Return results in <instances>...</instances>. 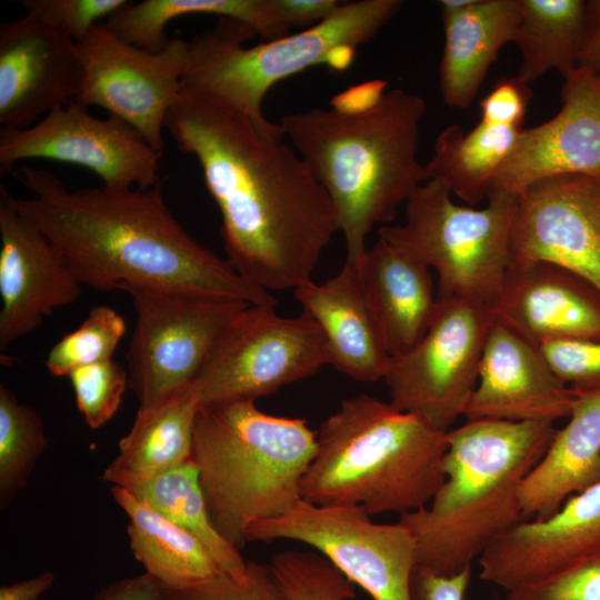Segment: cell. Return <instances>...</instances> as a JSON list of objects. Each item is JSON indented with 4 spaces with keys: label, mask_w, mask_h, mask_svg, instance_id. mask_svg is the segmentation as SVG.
Listing matches in <instances>:
<instances>
[{
    "label": "cell",
    "mask_w": 600,
    "mask_h": 600,
    "mask_svg": "<svg viewBox=\"0 0 600 600\" xmlns=\"http://www.w3.org/2000/svg\"><path fill=\"white\" fill-rule=\"evenodd\" d=\"M166 130L199 163L233 270L269 292L311 281L339 227L326 189L284 142L280 123H260L183 87Z\"/></svg>",
    "instance_id": "obj_1"
},
{
    "label": "cell",
    "mask_w": 600,
    "mask_h": 600,
    "mask_svg": "<svg viewBox=\"0 0 600 600\" xmlns=\"http://www.w3.org/2000/svg\"><path fill=\"white\" fill-rule=\"evenodd\" d=\"M12 176L31 197L0 186L14 209L61 252L82 286L132 284L196 297L274 306L271 292L242 279L193 239L171 213L161 182L149 189H68L52 172L21 164Z\"/></svg>",
    "instance_id": "obj_2"
},
{
    "label": "cell",
    "mask_w": 600,
    "mask_h": 600,
    "mask_svg": "<svg viewBox=\"0 0 600 600\" xmlns=\"http://www.w3.org/2000/svg\"><path fill=\"white\" fill-rule=\"evenodd\" d=\"M424 113L420 96L392 89L363 110L314 108L282 117L284 137L332 202L346 260H359L371 230L393 220L428 181L418 159Z\"/></svg>",
    "instance_id": "obj_3"
},
{
    "label": "cell",
    "mask_w": 600,
    "mask_h": 600,
    "mask_svg": "<svg viewBox=\"0 0 600 600\" xmlns=\"http://www.w3.org/2000/svg\"><path fill=\"white\" fill-rule=\"evenodd\" d=\"M556 430L548 422L497 419L451 428L443 483L428 506L399 517L414 538L418 567L456 574L524 521L522 483Z\"/></svg>",
    "instance_id": "obj_4"
},
{
    "label": "cell",
    "mask_w": 600,
    "mask_h": 600,
    "mask_svg": "<svg viewBox=\"0 0 600 600\" xmlns=\"http://www.w3.org/2000/svg\"><path fill=\"white\" fill-rule=\"evenodd\" d=\"M448 431L361 393L342 400L317 431L301 483L316 506L400 516L429 504L444 481Z\"/></svg>",
    "instance_id": "obj_5"
},
{
    "label": "cell",
    "mask_w": 600,
    "mask_h": 600,
    "mask_svg": "<svg viewBox=\"0 0 600 600\" xmlns=\"http://www.w3.org/2000/svg\"><path fill=\"white\" fill-rule=\"evenodd\" d=\"M316 448L317 431L307 420L266 413L256 401L199 407L191 461L220 534L240 549L249 524L302 500Z\"/></svg>",
    "instance_id": "obj_6"
},
{
    "label": "cell",
    "mask_w": 600,
    "mask_h": 600,
    "mask_svg": "<svg viewBox=\"0 0 600 600\" xmlns=\"http://www.w3.org/2000/svg\"><path fill=\"white\" fill-rule=\"evenodd\" d=\"M402 6L399 0L340 3L323 21L303 31L244 47L256 36L248 26L220 19L188 43L183 87L209 96L266 123L262 106L279 81L327 63L347 68L356 49L370 41Z\"/></svg>",
    "instance_id": "obj_7"
},
{
    "label": "cell",
    "mask_w": 600,
    "mask_h": 600,
    "mask_svg": "<svg viewBox=\"0 0 600 600\" xmlns=\"http://www.w3.org/2000/svg\"><path fill=\"white\" fill-rule=\"evenodd\" d=\"M518 197L491 190L488 204L476 209L457 204L443 183L428 180L406 202L403 223L378 233L436 272L438 297L492 307L511 261Z\"/></svg>",
    "instance_id": "obj_8"
},
{
    "label": "cell",
    "mask_w": 600,
    "mask_h": 600,
    "mask_svg": "<svg viewBox=\"0 0 600 600\" xmlns=\"http://www.w3.org/2000/svg\"><path fill=\"white\" fill-rule=\"evenodd\" d=\"M136 326L126 352L129 388L139 408L189 388L230 322L248 303L132 284Z\"/></svg>",
    "instance_id": "obj_9"
},
{
    "label": "cell",
    "mask_w": 600,
    "mask_h": 600,
    "mask_svg": "<svg viewBox=\"0 0 600 600\" xmlns=\"http://www.w3.org/2000/svg\"><path fill=\"white\" fill-rule=\"evenodd\" d=\"M362 508L300 500L286 513L249 524L247 542L290 540L324 556L372 600H413L417 546L399 521L377 523Z\"/></svg>",
    "instance_id": "obj_10"
},
{
    "label": "cell",
    "mask_w": 600,
    "mask_h": 600,
    "mask_svg": "<svg viewBox=\"0 0 600 600\" xmlns=\"http://www.w3.org/2000/svg\"><path fill=\"white\" fill-rule=\"evenodd\" d=\"M329 364L322 334L301 311L249 304L230 322L191 388L201 406L256 401Z\"/></svg>",
    "instance_id": "obj_11"
},
{
    "label": "cell",
    "mask_w": 600,
    "mask_h": 600,
    "mask_svg": "<svg viewBox=\"0 0 600 600\" xmlns=\"http://www.w3.org/2000/svg\"><path fill=\"white\" fill-rule=\"evenodd\" d=\"M493 321L488 304L438 297L436 312L421 339L390 357L383 378L390 403L449 431L464 416L477 386Z\"/></svg>",
    "instance_id": "obj_12"
},
{
    "label": "cell",
    "mask_w": 600,
    "mask_h": 600,
    "mask_svg": "<svg viewBox=\"0 0 600 600\" xmlns=\"http://www.w3.org/2000/svg\"><path fill=\"white\" fill-rule=\"evenodd\" d=\"M83 68L79 103L103 108L162 154L169 110L183 88L188 43L171 38L157 52L129 43L102 22L77 42Z\"/></svg>",
    "instance_id": "obj_13"
},
{
    "label": "cell",
    "mask_w": 600,
    "mask_h": 600,
    "mask_svg": "<svg viewBox=\"0 0 600 600\" xmlns=\"http://www.w3.org/2000/svg\"><path fill=\"white\" fill-rule=\"evenodd\" d=\"M161 153L129 123L97 118L73 100L24 129L0 130V173L23 160L44 159L86 168L110 189H149L160 182Z\"/></svg>",
    "instance_id": "obj_14"
},
{
    "label": "cell",
    "mask_w": 600,
    "mask_h": 600,
    "mask_svg": "<svg viewBox=\"0 0 600 600\" xmlns=\"http://www.w3.org/2000/svg\"><path fill=\"white\" fill-rule=\"evenodd\" d=\"M510 263L543 261L600 289V178L568 174L539 181L518 197Z\"/></svg>",
    "instance_id": "obj_15"
},
{
    "label": "cell",
    "mask_w": 600,
    "mask_h": 600,
    "mask_svg": "<svg viewBox=\"0 0 600 600\" xmlns=\"http://www.w3.org/2000/svg\"><path fill=\"white\" fill-rule=\"evenodd\" d=\"M561 98L553 118L520 131L490 191L519 196L553 177L600 178V72L577 68L564 78Z\"/></svg>",
    "instance_id": "obj_16"
},
{
    "label": "cell",
    "mask_w": 600,
    "mask_h": 600,
    "mask_svg": "<svg viewBox=\"0 0 600 600\" xmlns=\"http://www.w3.org/2000/svg\"><path fill=\"white\" fill-rule=\"evenodd\" d=\"M83 81L77 42L24 14L0 24V124L28 128L76 100Z\"/></svg>",
    "instance_id": "obj_17"
},
{
    "label": "cell",
    "mask_w": 600,
    "mask_h": 600,
    "mask_svg": "<svg viewBox=\"0 0 600 600\" xmlns=\"http://www.w3.org/2000/svg\"><path fill=\"white\" fill-rule=\"evenodd\" d=\"M0 349L73 303L82 284L61 252L14 209L0 201Z\"/></svg>",
    "instance_id": "obj_18"
},
{
    "label": "cell",
    "mask_w": 600,
    "mask_h": 600,
    "mask_svg": "<svg viewBox=\"0 0 600 600\" xmlns=\"http://www.w3.org/2000/svg\"><path fill=\"white\" fill-rule=\"evenodd\" d=\"M491 309L494 321L537 347L600 341V289L549 262L510 263Z\"/></svg>",
    "instance_id": "obj_19"
},
{
    "label": "cell",
    "mask_w": 600,
    "mask_h": 600,
    "mask_svg": "<svg viewBox=\"0 0 600 600\" xmlns=\"http://www.w3.org/2000/svg\"><path fill=\"white\" fill-rule=\"evenodd\" d=\"M574 398L539 347L493 321L467 419L554 423L569 417Z\"/></svg>",
    "instance_id": "obj_20"
},
{
    "label": "cell",
    "mask_w": 600,
    "mask_h": 600,
    "mask_svg": "<svg viewBox=\"0 0 600 600\" xmlns=\"http://www.w3.org/2000/svg\"><path fill=\"white\" fill-rule=\"evenodd\" d=\"M600 548V481L568 498L550 517L513 527L479 558L480 578L510 591Z\"/></svg>",
    "instance_id": "obj_21"
},
{
    "label": "cell",
    "mask_w": 600,
    "mask_h": 600,
    "mask_svg": "<svg viewBox=\"0 0 600 600\" xmlns=\"http://www.w3.org/2000/svg\"><path fill=\"white\" fill-rule=\"evenodd\" d=\"M293 293L319 328L330 366L356 381L383 380L390 354L356 262L346 260L334 276Z\"/></svg>",
    "instance_id": "obj_22"
},
{
    "label": "cell",
    "mask_w": 600,
    "mask_h": 600,
    "mask_svg": "<svg viewBox=\"0 0 600 600\" xmlns=\"http://www.w3.org/2000/svg\"><path fill=\"white\" fill-rule=\"evenodd\" d=\"M440 10L444 32L441 97L447 106L466 109L501 48L513 41L519 0H442Z\"/></svg>",
    "instance_id": "obj_23"
},
{
    "label": "cell",
    "mask_w": 600,
    "mask_h": 600,
    "mask_svg": "<svg viewBox=\"0 0 600 600\" xmlns=\"http://www.w3.org/2000/svg\"><path fill=\"white\" fill-rule=\"evenodd\" d=\"M353 262L390 357L407 351L424 334L437 309L431 269L381 237Z\"/></svg>",
    "instance_id": "obj_24"
},
{
    "label": "cell",
    "mask_w": 600,
    "mask_h": 600,
    "mask_svg": "<svg viewBox=\"0 0 600 600\" xmlns=\"http://www.w3.org/2000/svg\"><path fill=\"white\" fill-rule=\"evenodd\" d=\"M568 418L522 483L524 521L550 517L568 498L600 481V389L576 393Z\"/></svg>",
    "instance_id": "obj_25"
},
{
    "label": "cell",
    "mask_w": 600,
    "mask_h": 600,
    "mask_svg": "<svg viewBox=\"0 0 600 600\" xmlns=\"http://www.w3.org/2000/svg\"><path fill=\"white\" fill-rule=\"evenodd\" d=\"M199 407L190 386L156 404L139 408L102 480L110 487L128 488L190 461Z\"/></svg>",
    "instance_id": "obj_26"
},
{
    "label": "cell",
    "mask_w": 600,
    "mask_h": 600,
    "mask_svg": "<svg viewBox=\"0 0 600 600\" xmlns=\"http://www.w3.org/2000/svg\"><path fill=\"white\" fill-rule=\"evenodd\" d=\"M111 494L128 518L129 544L146 573L169 591L200 586L220 572L202 543L129 490L111 486Z\"/></svg>",
    "instance_id": "obj_27"
},
{
    "label": "cell",
    "mask_w": 600,
    "mask_h": 600,
    "mask_svg": "<svg viewBox=\"0 0 600 600\" xmlns=\"http://www.w3.org/2000/svg\"><path fill=\"white\" fill-rule=\"evenodd\" d=\"M192 14H212L248 26L267 40L289 34L273 0H143L128 1L104 24L122 40L148 51H160L171 38L172 20Z\"/></svg>",
    "instance_id": "obj_28"
},
{
    "label": "cell",
    "mask_w": 600,
    "mask_h": 600,
    "mask_svg": "<svg viewBox=\"0 0 600 600\" xmlns=\"http://www.w3.org/2000/svg\"><path fill=\"white\" fill-rule=\"evenodd\" d=\"M522 128L480 121L469 132L459 124L444 128L424 164L428 180L443 183L473 206L487 199L493 179L511 152Z\"/></svg>",
    "instance_id": "obj_29"
},
{
    "label": "cell",
    "mask_w": 600,
    "mask_h": 600,
    "mask_svg": "<svg viewBox=\"0 0 600 600\" xmlns=\"http://www.w3.org/2000/svg\"><path fill=\"white\" fill-rule=\"evenodd\" d=\"M587 1L519 0L513 43L521 63L517 78L526 84L549 70L563 78L579 67L586 32Z\"/></svg>",
    "instance_id": "obj_30"
},
{
    "label": "cell",
    "mask_w": 600,
    "mask_h": 600,
    "mask_svg": "<svg viewBox=\"0 0 600 600\" xmlns=\"http://www.w3.org/2000/svg\"><path fill=\"white\" fill-rule=\"evenodd\" d=\"M124 489L196 537L221 573L247 580L248 561L216 528L191 460Z\"/></svg>",
    "instance_id": "obj_31"
},
{
    "label": "cell",
    "mask_w": 600,
    "mask_h": 600,
    "mask_svg": "<svg viewBox=\"0 0 600 600\" xmlns=\"http://www.w3.org/2000/svg\"><path fill=\"white\" fill-rule=\"evenodd\" d=\"M49 439L39 412L20 403L0 386V508L7 509L22 490Z\"/></svg>",
    "instance_id": "obj_32"
},
{
    "label": "cell",
    "mask_w": 600,
    "mask_h": 600,
    "mask_svg": "<svg viewBox=\"0 0 600 600\" xmlns=\"http://www.w3.org/2000/svg\"><path fill=\"white\" fill-rule=\"evenodd\" d=\"M124 333L126 321L114 309L92 307L76 330L51 347L44 366L52 376L68 377L77 368L112 359Z\"/></svg>",
    "instance_id": "obj_33"
},
{
    "label": "cell",
    "mask_w": 600,
    "mask_h": 600,
    "mask_svg": "<svg viewBox=\"0 0 600 600\" xmlns=\"http://www.w3.org/2000/svg\"><path fill=\"white\" fill-rule=\"evenodd\" d=\"M271 569L288 600H352L354 584L324 556L312 550H286L273 556Z\"/></svg>",
    "instance_id": "obj_34"
},
{
    "label": "cell",
    "mask_w": 600,
    "mask_h": 600,
    "mask_svg": "<svg viewBox=\"0 0 600 600\" xmlns=\"http://www.w3.org/2000/svg\"><path fill=\"white\" fill-rule=\"evenodd\" d=\"M68 378L78 410L91 429L102 427L116 414L129 387L127 370L113 359L77 368Z\"/></svg>",
    "instance_id": "obj_35"
},
{
    "label": "cell",
    "mask_w": 600,
    "mask_h": 600,
    "mask_svg": "<svg viewBox=\"0 0 600 600\" xmlns=\"http://www.w3.org/2000/svg\"><path fill=\"white\" fill-rule=\"evenodd\" d=\"M508 600H600V548L557 572L508 591Z\"/></svg>",
    "instance_id": "obj_36"
},
{
    "label": "cell",
    "mask_w": 600,
    "mask_h": 600,
    "mask_svg": "<svg viewBox=\"0 0 600 600\" xmlns=\"http://www.w3.org/2000/svg\"><path fill=\"white\" fill-rule=\"evenodd\" d=\"M127 0H21L24 14L68 36L76 42L84 38L123 7Z\"/></svg>",
    "instance_id": "obj_37"
},
{
    "label": "cell",
    "mask_w": 600,
    "mask_h": 600,
    "mask_svg": "<svg viewBox=\"0 0 600 600\" xmlns=\"http://www.w3.org/2000/svg\"><path fill=\"white\" fill-rule=\"evenodd\" d=\"M166 600H288L271 566L248 561L247 580L236 581L219 573L183 591H168Z\"/></svg>",
    "instance_id": "obj_38"
},
{
    "label": "cell",
    "mask_w": 600,
    "mask_h": 600,
    "mask_svg": "<svg viewBox=\"0 0 600 600\" xmlns=\"http://www.w3.org/2000/svg\"><path fill=\"white\" fill-rule=\"evenodd\" d=\"M539 348L556 374L573 392L600 389V341L560 340Z\"/></svg>",
    "instance_id": "obj_39"
},
{
    "label": "cell",
    "mask_w": 600,
    "mask_h": 600,
    "mask_svg": "<svg viewBox=\"0 0 600 600\" xmlns=\"http://www.w3.org/2000/svg\"><path fill=\"white\" fill-rule=\"evenodd\" d=\"M531 98L528 84L517 77L498 81L480 101V121L522 128L526 110Z\"/></svg>",
    "instance_id": "obj_40"
},
{
    "label": "cell",
    "mask_w": 600,
    "mask_h": 600,
    "mask_svg": "<svg viewBox=\"0 0 600 600\" xmlns=\"http://www.w3.org/2000/svg\"><path fill=\"white\" fill-rule=\"evenodd\" d=\"M471 580V568L452 576L417 567L412 577L413 600H464Z\"/></svg>",
    "instance_id": "obj_41"
},
{
    "label": "cell",
    "mask_w": 600,
    "mask_h": 600,
    "mask_svg": "<svg viewBox=\"0 0 600 600\" xmlns=\"http://www.w3.org/2000/svg\"><path fill=\"white\" fill-rule=\"evenodd\" d=\"M168 591L144 572L106 584L90 600H166Z\"/></svg>",
    "instance_id": "obj_42"
},
{
    "label": "cell",
    "mask_w": 600,
    "mask_h": 600,
    "mask_svg": "<svg viewBox=\"0 0 600 600\" xmlns=\"http://www.w3.org/2000/svg\"><path fill=\"white\" fill-rule=\"evenodd\" d=\"M282 22L290 30L312 27L328 18L338 7L337 0H273Z\"/></svg>",
    "instance_id": "obj_43"
},
{
    "label": "cell",
    "mask_w": 600,
    "mask_h": 600,
    "mask_svg": "<svg viewBox=\"0 0 600 600\" xmlns=\"http://www.w3.org/2000/svg\"><path fill=\"white\" fill-rule=\"evenodd\" d=\"M578 68L600 72V0L587 1L586 32Z\"/></svg>",
    "instance_id": "obj_44"
},
{
    "label": "cell",
    "mask_w": 600,
    "mask_h": 600,
    "mask_svg": "<svg viewBox=\"0 0 600 600\" xmlns=\"http://www.w3.org/2000/svg\"><path fill=\"white\" fill-rule=\"evenodd\" d=\"M387 82L376 80L351 88L337 96L332 101V108L339 111H359L376 104L384 94Z\"/></svg>",
    "instance_id": "obj_45"
},
{
    "label": "cell",
    "mask_w": 600,
    "mask_h": 600,
    "mask_svg": "<svg viewBox=\"0 0 600 600\" xmlns=\"http://www.w3.org/2000/svg\"><path fill=\"white\" fill-rule=\"evenodd\" d=\"M56 576L44 571L34 577L0 587V600H39L54 583Z\"/></svg>",
    "instance_id": "obj_46"
}]
</instances>
